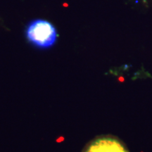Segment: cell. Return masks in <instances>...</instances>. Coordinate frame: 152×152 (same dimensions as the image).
<instances>
[{
    "mask_svg": "<svg viewBox=\"0 0 152 152\" xmlns=\"http://www.w3.org/2000/svg\"><path fill=\"white\" fill-rule=\"evenodd\" d=\"M25 36L33 47L39 49H47L56 44L58 33L56 28L50 21L43 18H35L27 24Z\"/></svg>",
    "mask_w": 152,
    "mask_h": 152,
    "instance_id": "obj_1",
    "label": "cell"
},
{
    "mask_svg": "<svg viewBox=\"0 0 152 152\" xmlns=\"http://www.w3.org/2000/svg\"><path fill=\"white\" fill-rule=\"evenodd\" d=\"M85 152H128V151L116 139L104 137L93 141Z\"/></svg>",
    "mask_w": 152,
    "mask_h": 152,
    "instance_id": "obj_2",
    "label": "cell"
}]
</instances>
